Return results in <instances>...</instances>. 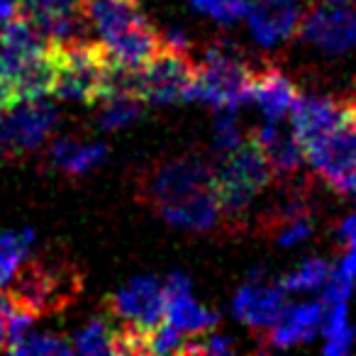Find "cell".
<instances>
[{"label":"cell","mask_w":356,"mask_h":356,"mask_svg":"<svg viewBox=\"0 0 356 356\" xmlns=\"http://www.w3.org/2000/svg\"><path fill=\"white\" fill-rule=\"evenodd\" d=\"M210 193H215L213 166L195 154L154 163L139 178V198L147 200L161 218Z\"/></svg>","instance_id":"6da1fadb"},{"label":"cell","mask_w":356,"mask_h":356,"mask_svg":"<svg viewBox=\"0 0 356 356\" xmlns=\"http://www.w3.org/2000/svg\"><path fill=\"white\" fill-rule=\"evenodd\" d=\"M49 47L54 59L51 95L61 100H79L86 105L98 103L105 93V79L113 66L105 47L90 37Z\"/></svg>","instance_id":"7a4b0ae2"},{"label":"cell","mask_w":356,"mask_h":356,"mask_svg":"<svg viewBox=\"0 0 356 356\" xmlns=\"http://www.w3.org/2000/svg\"><path fill=\"white\" fill-rule=\"evenodd\" d=\"M8 298L30 315L40 317L66 307L81 291L76 268L61 259H25L8 283Z\"/></svg>","instance_id":"3957f363"},{"label":"cell","mask_w":356,"mask_h":356,"mask_svg":"<svg viewBox=\"0 0 356 356\" xmlns=\"http://www.w3.org/2000/svg\"><path fill=\"white\" fill-rule=\"evenodd\" d=\"M252 74L254 69H249L232 42H215L203 51L191 100L213 105L215 110H237L249 103Z\"/></svg>","instance_id":"277c9868"},{"label":"cell","mask_w":356,"mask_h":356,"mask_svg":"<svg viewBox=\"0 0 356 356\" xmlns=\"http://www.w3.org/2000/svg\"><path fill=\"white\" fill-rule=\"evenodd\" d=\"M271 176V166L261 149L254 144V139L222 154L218 166H213L215 193H218L222 218L242 220L252 208L254 198L268 186Z\"/></svg>","instance_id":"5b68a950"},{"label":"cell","mask_w":356,"mask_h":356,"mask_svg":"<svg viewBox=\"0 0 356 356\" xmlns=\"http://www.w3.org/2000/svg\"><path fill=\"white\" fill-rule=\"evenodd\" d=\"M310 166L341 195L356 193V93L344 95V118L325 139L302 149Z\"/></svg>","instance_id":"8992f818"},{"label":"cell","mask_w":356,"mask_h":356,"mask_svg":"<svg viewBox=\"0 0 356 356\" xmlns=\"http://www.w3.org/2000/svg\"><path fill=\"white\" fill-rule=\"evenodd\" d=\"M195 76H198V61H193L191 51L163 44L152 59H147L137 69L134 90L144 103H191Z\"/></svg>","instance_id":"52a82bcc"},{"label":"cell","mask_w":356,"mask_h":356,"mask_svg":"<svg viewBox=\"0 0 356 356\" xmlns=\"http://www.w3.org/2000/svg\"><path fill=\"white\" fill-rule=\"evenodd\" d=\"M59 113L51 103L42 98L20 100L10 108L0 110V156H20L42 147L54 132Z\"/></svg>","instance_id":"ba28073f"},{"label":"cell","mask_w":356,"mask_h":356,"mask_svg":"<svg viewBox=\"0 0 356 356\" xmlns=\"http://www.w3.org/2000/svg\"><path fill=\"white\" fill-rule=\"evenodd\" d=\"M110 317L124 330L149 334L163 322L166 293L156 276H137L108 298Z\"/></svg>","instance_id":"9c48e42d"},{"label":"cell","mask_w":356,"mask_h":356,"mask_svg":"<svg viewBox=\"0 0 356 356\" xmlns=\"http://www.w3.org/2000/svg\"><path fill=\"white\" fill-rule=\"evenodd\" d=\"M20 15L30 20L49 44L90 37L83 0H20Z\"/></svg>","instance_id":"30bf717a"},{"label":"cell","mask_w":356,"mask_h":356,"mask_svg":"<svg viewBox=\"0 0 356 356\" xmlns=\"http://www.w3.org/2000/svg\"><path fill=\"white\" fill-rule=\"evenodd\" d=\"M298 35L325 54H346L356 49V10L344 6H317L302 15Z\"/></svg>","instance_id":"8fae6325"},{"label":"cell","mask_w":356,"mask_h":356,"mask_svg":"<svg viewBox=\"0 0 356 356\" xmlns=\"http://www.w3.org/2000/svg\"><path fill=\"white\" fill-rule=\"evenodd\" d=\"M286 305V291L281 288V283H273V286L264 283L259 271H254L232 298L234 317L257 332H266Z\"/></svg>","instance_id":"7c38bea8"},{"label":"cell","mask_w":356,"mask_h":356,"mask_svg":"<svg viewBox=\"0 0 356 356\" xmlns=\"http://www.w3.org/2000/svg\"><path fill=\"white\" fill-rule=\"evenodd\" d=\"M302 20L300 0H252L247 13L249 32L259 47H276L298 35Z\"/></svg>","instance_id":"4fadbf2b"},{"label":"cell","mask_w":356,"mask_h":356,"mask_svg":"<svg viewBox=\"0 0 356 356\" xmlns=\"http://www.w3.org/2000/svg\"><path fill=\"white\" fill-rule=\"evenodd\" d=\"M344 118V98L334 95H302L298 93L291 110L293 132L302 149L325 139Z\"/></svg>","instance_id":"5bb4252c"},{"label":"cell","mask_w":356,"mask_h":356,"mask_svg":"<svg viewBox=\"0 0 356 356\" xmlns=\"http://www.w3.org/2000/svg\"><path fill=\"white\" fill-rule=\"evenodd\" d=\"M298 98V88L281 69L276 66H261L252 74V93L249 100L261 110L268 122H283L291 115L293 103Z\"/></svg>","instance_id":"9a60e30c"},{"label":"cell","mask_w":356,"mask_h":356,"mask_svg":"<svg viewBox=\"0 0 356 356\" xmlns=\"http://www.w3.org/2000/svg\"><path fill=\"white\" fill-rule=\"evenodd\" d=\"M325 305L322 302H296L286 305L278 320L266 330V341L273 349H291L302 341H310L322 325Z\"/></svg>","instance_id":"2e32d148"},{"label":"cell","mask_w":356,"mask_h":356,"mask_svg":"<svg viewBox=\"0 0 356 356\" xmlns=\"http://www.w3.org/2000/svg\"><path fill=\"white\" fill-rule=\"evenodd\" d=\"M254 144L261 149L276 176H293L305 161V152H302V144L298 142L296 132L291 127H283L281 122L266 120V124H261L254 134Z\"/></svg>","instance_id":"e0dca14e"},{"label":"cell","mask_w":356,"mask_h":356,"mask_svg":"<svg viewBox=\"0 0 356 356\" xmlns=\"http://www.w3.org/2000/svg\"><path fill=\"white\" fill-rule=\"evenodd\" d=\"M163 322L176 327L181 334L186 337H198L210 332L220 322L218 312L208 310L203 302H198L191 291L173 293L166 296V310H163Z\"/></svg>","instance_id":"ac0fdd59"},{"label":"cell","mask_w":356,"mask_h":356,"mask_svg":"<svg viewBox=\"0 0 356 356\" xmlns=\"http://www.w3.org/2000/svg\"><path fill=\"white\" fill-rule=\"evenodd\" d=\"M105 159H108V147L100 142L83 144L79 139L59 137L49 144V161L69 176H81V173L93 171Z\"/></svg>","instance_id":"d6986e66"},{"label":"cell","mask_w":356,"mask_h":356,"mask_svg":"<svg viewBox=\"0 0 356 356\" xmlns=\"http://www.w3.org/2000/svg\"><path fill=\"white\" fill-rule=\"evenodd\" d=\"M79 354H120V330L103 317H90L83 327L74 334L71 341Z\"/></svg>","instance_id":"ffe728a7"},{"label":"cell","mask_w":356,"mask_h":356,"mask_svg":"<svg viewBox=\"0 0 356 356\" xmlns=\"http://www.w3.org/2000/svg\"><path fill=\"white\" fill-rule=\"evenodd\" d=\"M322 351L330 356H341L354 346V327L349 322L346 302L327 305L322 315Z\"/></svg>","instance_id":"44dd1931"},{"label":"cell","mask_w":356,"mask_h":356,"mask_svg":"<svg viewBox=\"0 0 356 356\" xmlns=\"http://www.w3.org/2000/svg\"><path fill=\"white\" fill-rule=\"evenodd\" d=\"M98 103H103L98 113V124L100 129H108V132L137 122L144 113V100L137 93H129V90L110 93L103 100H98Z\"/></svg>","instance_id":"7402d4cb"},{"label":"cell","mask_w":356,"mask_h":356,"mask_svg":"<svg viewBox=\"0 0 356 356\" xmlns=\"http://www.w3.org/2000/svg\"><path fill=\"white\" fill-rule=\"evenodd\" d=\"M35 247L32 229H0V291L10 283L20 264L30 257Z\"/></svg>","instance_id":"603a6c76"},{"label":"cell","mask_w":356,"mask_h":356,"mask_svg":"<svg viewBox=\"0 0 356 356\" xmlns=\"http://www.w3.org/2000/svg\"><path fill=\"white\" fill-rule=\"evenodd\" d=\"M332 273V266L330 261L320 257H312V259H305L300 266H296L291 273L281 278V288L286 293H310V291H317L327 283Z\"/></svg>","instance_id":"cb8c5ba5"},{"label":"cell","mask_w":356,"mask_h":356,"mask_svg":"<svg viewBox=\"0 0 356 356\" xmlns=\"http://www.w3.org/2000/svg\"><path fill=\"white\" fill-rule=\"evenodd\" d=\"M10 354L22 356H66L74 354V346L59 334H49V332H27L17 344H13Z\"/></svg>","instance_id":"d4e9b609"},{"label":"cell","mask_w":356,"mask_h":356,"mask_svg":"<svg viewBox=\"0 0 356 356\" xmlns=\"http://www.w3.org/2000/svg\"><path fill=\"white\" fill-rule=\"evenodd\" d=\"M191 6L220 25H234L247 17L252 0H191Z\"/></svg>","instance_id":"484cf974"},{"label":"cell","mask_w":356,"mask_h":356,"mask_svg":"<svg viewBox=\"0 0 356 356\" xmlns=\"http://www.w3.org/2000/svg\"><path fill=\"white\" fill-rule=\"evenodd\" d=\"M242 129L237 122V110H218L213 127V149L215 154H227L232 149H237L242 144Z\"/></svg>","instance_id":"4316f807"},{"label":"cell","mask_w":356,"mask_h":356,"mask_svg":"<svg viewBox=\"0 0 356 356\" xmlns=\"http://www.w3.org/2000/svg\"><path fill=\"white\" fill-rule=\"evenodd\" d=\"M186 339L188 337L181 334L176 327H171L168 322H161L156 330H152L147 334V354H181Z\"/></svg>","instance_id":"83f0119b"},{"label":"cell","mask_w":356,"mask_h":356,"mask_svg":"<svg viewBox=\"0 0 356 356\" xmlns=\"http://www.w3.org/2000/svg\"><path fill=\"white\" fill-rule=\"evenodd\" d=\"M356 278L346 276V273L332 268L330 278L325 283V305H334V302H349L351 293H354Z\"/></svg>","instance_id":"f1b7e54d"},{"label":"cell","mask_w":356,"mask_h":356,"mask_svg":"<svg viewBox=\"0 0 356 356\" xmlns=\"http://www.w3.org/2000/svg\"><path fill=\"white\" fill-rule=\"evenodd\" d=\"M15 312V302L8 298V293H0V349H8V322Z\"/></svg>","instance_id":"f546056e"},{"label":"cell","mask_w":356,"mask_h":356,"mask_svg":"<svg viewBox=\"0 0 356 356\" xmlns=\"http://www.w3.org/2000/svg\"><path fill=\"white\" fill-rule=\"evenodd\" d=\"M337 234H339L341 242H356V213L346 215L344 220L339 222V227H337Z\"/></svg>","instance_id":"4dcf8cb0"},{"label":"cell","mask_w":356,"mask_h":356,"mask_svg":"<svg viewBox=\"0 0 356 356\" xmlns=\"http://www.w3.org/2000/svg\"><path fill=\"white\" fill-rule=\"evenodd\" d=\"M337 271H341V273H346V276L356 278V242H349V249H346V254L341 257Z\"/></svg>","instance_id":"1f68e13d"},{"label":"cell","mask_w":356,"mask_h":356,"mask_svg":"<svg viewBox=\"0 0 356 356\" xmlns=\"http://www.w3.org/2000/svg\"><path fill=\"white\" fill-rule=\"evenodd\" d=\"M20 15V0H0V27Z\"/></svg>","instance_id":"d6a6232c"},{"label":"cell","mask_w":356,"mask_h":356,"mask_svg":"<svg viewBox=\"0 0 356 356\" xmlns=\"http://www.w3.org/2000/svg\"><path fill=\"white\" fill-rule=\"evenodd\" d=\"M317 6H349L351 0H312Z\"/></svg>","instance_id":"836d02e7"}]
</instances>
